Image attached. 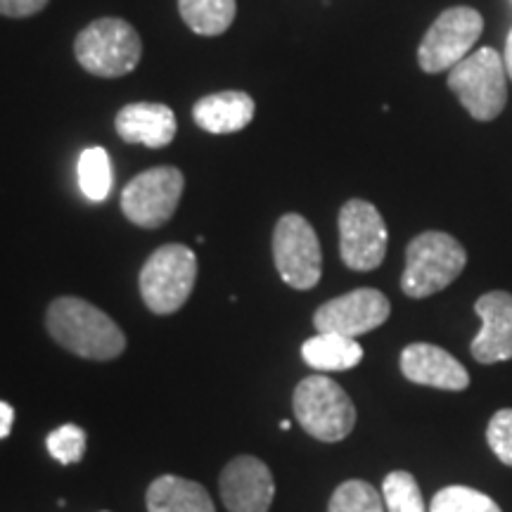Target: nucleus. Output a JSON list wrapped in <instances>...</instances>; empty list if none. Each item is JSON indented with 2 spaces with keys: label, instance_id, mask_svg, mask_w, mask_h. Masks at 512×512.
Listing matches in <instances>:
<instances>
[{
  "label": "nucleus",
  "instance_id": "1",
  "mask_svg": "<svg viewBox=\"0 0 512 512\" xmlns=\"http://www.w3.org/2000/svg\"><path fill=\"white\" fill-rule=\"evenodd\" d=\"M46 328L62 349L91 361H112L126 349V335L119 325L79 297H57L48 306Z\"/></svg>",
  "mask_w": 512,
  "mask_h": 512
},
{
  "label": "nucleus",
  "instance_id": "2",
  "mask_svg": "<svg viewBox=\"0 0 512 512\" xmlns=\"http://www.w3.org/2000/svg\"><path fill=\"white\" fill-rule=\"evenodd\" d=\"M467 252L453 235L427 230L411 240L406 249V268L401 275V290L411 299L432 297L446 290L465 271Z\"/></svg>",
  "mask_w": 512,
  "mask_h": 512
},
{
  "label": "nucleus",
  "instance_id": "3",
  "mask_svg": "<svg viewBox=\"0 0 512 512\" xmlns=\"http://www.w3.org/2000/svg\"><path fill=\"white\" fill-rule=\"evenodd\" d=\"M74 55L88 74L119 79L138 67L143 41L126 19L100 17L76 36Z\"/></svg>",
  "mask_w": 512,
  "mask_h": 512
},
{
  "label": "nucleus",
  "instance_id": "4",
  "mask_svg": "<svg viewBox=\"0 0 512 512\" xmlns=\"http://www.w3.org/2000/svg\"><path fill=\"white\" fill-rule=\"evenodd\" d=\"M448 88L460 105L477 121L501 117L508 102V72L503 57L494 48H479L448 74Z\"/></svg>",
  "mask_w": 512,
  "mask_h": 512
},
{
  "label": "nucleus",
  "instance_id": "5",
  "mask_svg": "<svg viewBox=\"0 0 512 512\" xmlns=\"http://www.w3.org/2000/svg\"><path fill=\"white\" fill-rule=\"evenodd\" d=\"M297 422L318 441L347 439L356 425V406L335 380L325 375L304 377L294 389Z\"/></svg>",
  "mask_w": 512,
  "mask_h": 512
},
{
  "label": "nucleus",
  "instance_id": "6",
  "mask_svg": "<svg viewBox=\"0 0 512 512\" xmlns=\"http://www.w3.org/2000/svg\"><path fill=\"white\" fill-rule=\"evenodd\" d=\"M197 280V256L185 245H164L150 254L140 271V297L157 316L183 309Z\"/></svg>",
  "mask_w": 512,
  "mask_h": 512
},
{
  "label": "nucleus",
  "instance_id": "7",
  "mask_svg": "<svg viewBox=\"0 0 512 512\" xmlns=\"http://www.w3.org/2000/svg\"><path fill=\"white\" fill-rule=\"evenodd\" d=\"M484 31V17L475 8H448L434 19L418 48V64L425 74L451 72L475 48Z\"/></svg>",
  "mask_w": 512,
  "mask_h": 512
},
{
  "label": "nucleus",
  "instance_id": "8",
  "mask_svg": "<svg viewBox=\"0 0 512 512\" xmlns=\"http://www.w3.org/2000/svg\"><path fill=\"white\" fill-rule=\"evenodd\" d=\"M185 178L176 166H155L126 183L121 211L133 226L159 228L176 214L183 197Z\"/></svg>",
  "mask_w": 512,
  "mask_h": 512
},
{
  "label": "nucleus",
  "instance_id": "9",
  "mask_svg": "<svg viewBox=\"0 0 512 512\" xmlns=\"http://www.w3.org/2000/svg\"><path fill=\"white\" fill-rule=\"evenodd\" d=\"M273 261L294 290H311L323 275V252L316 230L304 216L285 214L273 230Z\"/></svg>",
  "mask_w": 512,
  "mask_h": 512
},
{
  "label": "nucleus",
  "instance_id": "10",
  "mask_svg": "<svg viewBox=\"0 0 512 512\" xmlns=\"http://www.w3.org/2000/svg\"><path fill=\"white\" fill-rule=\"evenodd\" d=\"M387 223L375 204L349 200L339 211V254L351 271H375L387 256Z\"/></svg>",
  "mask_w": 512,
  "mask_h": 512
},
{
  "label": "nucleus",
  "instance_id": "11",
  "mask_svg": "<svg viewBox=\"0 0 512 512\" xmlns=\"http://www.w3.org/2000/svg\"><path fill=\"white\" fill-rule=\"evenodd\" d=\"M392 304L380 290L361 287L325 302L313 316L316 332H337L344 337H361L387 323Z\"/></svg>",
  "mask_w": 512,
  "mask_h": 512
},
{
  "label": "nucleus",
  "instance_id": "12",
  "mask_svg": "<svg viewBox=\"0 0 512 512\" xmlns=\"http://www.w3.org/2000/svg\"><path fill=\"white\" fill-rule=\"evenodd\" d=\"M219 489L228 512H268L275 496V482L264 460L238 456L223 467Z\"/></svg>",
  "mask_w": 512,
  "mask_h": 512
},
{
  "label": "nucleus",
  "instance_id": "13",
  "mask_svg": "<svg viewBox=\"0 0 512 512\" xmlns=\"http://www.w3.org/2000/svg\"><path fill=\"white\" fill-rule=\"evenodd\" d=\"M477 316L482 330L472 339V356L479 363H501L512 358V294L489 292L477 299Z\"/></svg>",
  "mask_w": 512,
  "mask_h": 512
},
{
  "label": "nucleus",
  "instance_id": "14",
  "mask_svg": "<svg viewBox=\"0 0 512 512\" xmlns=\"http://www.w3.org/2000/svg\"><path fill=\"white\" fill-rule=\"evenodd\" d=\"M401 373L406 380L425 387L463 392L470 384V375L448 351L434 344L415 342L401 351Z\"/></svg>",
  "mask_w": 512,
  "mask_h": 512
},
{
  "label": "nucleus",
  "instance_id": "15",
  "mask_svg": "<svg viewBox=\"0 0 512 512\" xmlns=\"http://www.w3.org/2000/svg\"><path fill=\"white\" fill-rule=\"evenodd\" d=\"M119 138L128 145H145L152 150L166 147L176 138V114L159 102H133L121 107L114 119Z\"/></svg>",
  "mask_w": 512,
  "mask_h": 512
},
{
  "label": "nucleus",
  "instance_id": "16",
  "mask_svg": "<svg viewBox=\"0 0 512 512\" xmlns=\"http://www.w3.org/2000/svg\"><path fill=\"white\" fill-rule=\"evenodd\" d=\"M256 114V102L252 95L242 91H221L211 93L207 98L197 100L192 107V119L202 131L223 136V133H238L252 124Z\"/></svg>",
  "mask_w": 512,
  "mask_h": 512
},
{
  "label": "nucleus",
  "instance_id": "17",
  "mask_svg": "<svg viewBox=\"0 0 512 512\" xmlns=\"http://www.w3.org/2000/svg\"><path fill=\"white\" fill-rule=\"evenodd\" d=\"M147 512H216V508L202 484L162 475L147 489Z\"/></svg>",
  "mask_w": 512,
  "mask_h": 512
},
{
  "label": "nucleus",
  "instance_id": "18",
  "mask_svg": "<svg viewBox=\"0 0 512 512\" xmlns=\"http://www.w3.org/2000/svg\"><path fill=\"white\" fill-rule=\"evenodd\" d=\"M304 363L318 373H342L361 363L363 347L356 339L337 332H316L302 347Z\"/></svg>",
  "mask_w": 512,
  "mask_h": 512
},
{
  "label": "nucleus",
  "instance_id": "19",
  "mask_svg": "<svg viewBox=\"0 0 512 512\" xmlns=\"http://www.w3.org/2000/svg\"><path fill=\"white\" fill-rule=\"evenodd\" d=\"M183 22L200 36H221L238 15L235 0H178Z\"/></svg>",
  "mask_w": 512,
  "mask_h": 512
},
{
  "label": "nucleus",
  "instance_id": "20",
  "mask_svg": "<svg viewBox=\"0 0 512 512\" xmlns=\"http://www.w3.org/2000/svg\"><path fill=\"white\" fill-rule=\"evenodd\" d=\"M112 159L105 147H88L79 157V185L91 202H105L112 192Z\"/></svg>",
  "mask_w": 512,
  "mask_h": 512
},
{
  "label": "nucleus",
  "instance_id": "21",
  "mask_svg": "<svg viewBox=\"0 0 512 512\" xmlns=\"http://www.w3.org/2000/svg\"><path fill=\"white\" fill-rule=\"evenodd\" d=\"M382 501L387 512H427L420 486L411 472H389L382 484Z\"/></svg>",
  "mask_w": 512,
  "mask_h": 512
},
{
  "label": "nucleus",
  "instance_id": "22",
  "mask_svg": "<svg viewBox=\"0 0 512 512\" xmlns=\"http://www.w3.org/2000/svg\"><path fill=\"white\" fill-rule=\"evenodd\" d=\"M328 512H387V508H384L382 494H377L373 484L349 479L335 489Z\"/></svg>",
  "mask_w": 512,
  "mask_h": 512
},
{
  "label": "nucleus",
  "instance_id": "23",
  "mask_svg": "<svg viewBox=\"0 0 512 512\" xmlns=\"http://www.w3.org/2000/svg\"><path fill=\"white\" fill-rule=\"evenodd\" d=\"M430 512H503L494 498L470 486H446L434 494Z\"/></svg>",
  "mask_w": 512,
  "mask_h": 512
},
{
  "label": "nucleus",
  "instance_id": "24",
  "mask_svg": "<svg viewBox=\"0 0 512 512\" xmlns=\"http://www.w3.org/2000/svg\"><path fill=\"white\" fill-rule=\"evenodd\" d=\"M48 451L60 465L79 463L86 453V432L79 425H62L48 434Z\"/></svg>",
  "mask_w": 512,
  "mask_h": 512
},
{
  "label": "nucleus",
  "instance_id": "25",
  "mask_svg": "<svg viewBox=\"0 0 512 512\" xmlns=\"http://www.w3.org/2000/svg\"><path fill=\"white\" fill-rule=\"evenodd\" d=\"M486 441L503 465L512 467V408L498 411L489 422Z\"/></svg>",
  "mask_w": 512,
  "mask_h": 512
},
{
  "label": "nucleus",
  "instance_id": "26",
  "mask_svg": "<svg viewBox=\"0 0 512 512\" xmlns=\"http://www.w3.org/2000/svg\"><path fill=\"white\" fill-rule=\"evenodd\" d=\"M50 0H0V15L3 17H31L41 12Z\"/></svg>",
  "mask_w": 512,
  "mask_h": 512
},
{
  "label": "nucleus",
  "instance_id": "27",
  "mask_svg": "<svg viewBox=\"0 0 512 512\" xmlns=\"http://www.w3.org/2000/svg\"><path fill=\"white\" fill-rule=\"evenodd\" d=\"M12 425H15V408L10 403L0 401V439H5L12 432Z\"/></svg>",
  "mask_w": 512,
  "mask_h": 512
},
{
  "label": "nucleus",
  "instance_id": "28",
  "mask_svg": "<svg viewBox=\"0 0 512 512\" xmlns=\"http://www.w3.org/2000/svg\"><path fill=\"white\" fill-rule=\"evenodd\" d=\"M503 62H505V72L510 74L512 79V31L508 36V41H505V55H503Z\"/></svg>",
  "mask_w": 512,
  "mask_h": 512
},
{
  "label": "nucleus",
  "instance_id": "29",
  "mask_svg": "<svg viewBox=\"0 0 512 512\" xmlns=\"http://www.w3.org/2000/svg\"><path fill=\"white\" fill-rule=\"evenodd\" d=\"M280 427H283V430L287 432V430H290V427H292V422H290V420H283V422H280Z\"/></svg>",
  "mask_w": 512,
  "mask_h": 512
},
{
  "label": "nucleus",
  "instance_id": "30",
  "mask_svg": "<svg viewBox=\"0 0 512 512\" xmlns=\"http://www.w3.org/2000/svg\"><path fill=\"white\" fill-rule=\"evenodd\" d=\"M102 512H107V510H102Z\"/></svg>",
  "mask_w": 512,
  "mask_h": 512
}]
</instances>
